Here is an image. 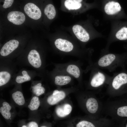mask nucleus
Returning <instances> with one entry per match:
<instances>
[{"instance_id":"obj_1","label":"nucleus","mask_w":127,"mask_h":127,"mask_svg":"<svg viewBox=\"0 0 127 127\" xmlns=\"http://www.w3.org/2000/svg\"><path fill=\"white\" fill-rule=\"evenodd\" d=\"M127 57L126 54H119L112 53L108 50H102L101 56L95 62L87 67H95L113 71L119 67H123Z\"/></svg>"},{"instance_id":"obj_2","label":"nucleus","mask_w":127,"mask_h":127,"mask_svg":"<svg viewBox=\"0 0 127 127\" xmlns=\"http://www.w3.org/2000/svg\"><path fill=\"white\" fill-rule=\"evenodd\" d=\"M83 64L80 60L64 63L54 64L55 68L78 79L80 78L82 73L84 72V70L82 67Z\"/></svg>"},{"instance_id":"obj_3","label":"nucleus","mask_w":127,"mask_h":127,"mask_svg":"<svg viewBox=\"0 0 127 127\" xmlns=\"http://www.w3.org/2000/svg\"><path fill=\"white\" fill-rule=\"evenodd\" d=\"M91 70L92 76L90 82V85L92 87L96 88L103 85L108 79V76L100 68L95 67H87L84 70L86 72Z\"/></svg>"},{"instance_id":"obj_4","label":"nucleus","mask_w":127,"mask_h":127,"mask_svg":"<svg viewBox=\"0 0 127 127\" xmlns=\"http://www.w3.org/2000/svg\"><path fill=\"white\" fill-rule=\"evenodd\" d=\"M53 72L55 74L54 83L56 85L63 86L71 82V78L67 74L55 68Z\"/></svg>"},{"instance_id":"obj_5","label":"nucleus","mask_w":127,"mask_h":127,"mask_svg":"<svg viewBox=\"0 0 127 127\" xmlns=\"http://www.w3.org/2000/svg\"><path fill=\"white\" fill-rule=\"evenodd\" d=\"M110 83V85L115 90L119 89L127 84V73L122 71L114 75Z\"/></svg>"},{"instance_id":"obj_6","label":"nucleus","mask_w":127,"mask_h":127,"mask_svg":"<svg viewBox=\"0 0 127 127\" xmlns=\"http://www.w3.org/2000/svg\"><path fill=\"white\" fill-rule=\"evenodd\" d=\"M73 33L77 38L81 42L86 43L90 39L88 33L82 26L79 25H75L72 28Z\"/></svg>"},{"instance_id":"obj_7","label":"nucleus","mask_w":127,"mask_h":127,"mask_svg":"<svg viewBox=\"0 0 127 127\" xmlns=\"http://www.w3.org/2000/svg\"><path fill=\"white\" fill-rule=\"evenodd\" d=\"M24 10L26 14L33 19L37 20L41 17V12L40 9L33 3H29L26 4L24 6Z\"/></svg>"},{"instance_id":"obj_8","label":"nucleus","mask_w":127,"mask_h":127,"mask_svg":"<svg viewBox=\"0 0 127 127\" xmlns=\"http://www.w3.org/2000/svg\"><path fill=\"white\" fill-rule=\"evenodd\" d=\"M28 59L30 64L35 68H39L43 64L41 56L36 50L32 49L29 52L28 56Z\"/></svg>"},{"instance_id":"obj_9","label":"nucleus","mask_w":127,"mask_h":127,"mask_svg":"<svg viewBox=\"0 0 127 127\" xmlns=\"http://www.w3.org/2000/svg\"><path fill=\"white\" fill-rule=\"evenodd\" d=\"M19 45L18 41L12 40L5 43L1 48L0 55L3 56H7L16 49Z\"/></svg>"},{"instance_id":"obj_10","label":"nucleus","mask_w":127,"mask_h":127,"mask_svg":"<svg viewBox=\"0 0 127 127\" xmlns=\"http://www.w3.org/2000/svg\"><path fill=\"white\" fill-rule=\"evenodd\" d=\"M7 18L10 22L16 25H20L25 21V16L22 12L18 11H12L8 14Z\"/></svg>"},{"instance_id":"obj_11","label":"nucleus","mask_w":127,"mask_h":127,"mask_svg":"<svg viewBox=\"0 0 127 127\" xmlns=\"http://www.w3.org/2000/svg\"><path fill=\"white\" fill-rule=\"evenodd\" d=\"M104 9L107 14L112 15L119 12L121 10V7L118 2L111 1L108 2L106 4Z\"/></svg>"},{"instance_id":"obj_12","label":"nucleus","mask_w":127,"mask_h":127,"mask_svg":"<svg viewBox=\"0 0 127 127\" xmlns=\"http://www.w3.org/2000/svg\"><path fill=\"white\" fill-rule=\"evenodd\" d=\"M65 95L64 91H60L58 93L54 95L52 94L49 96L47 99V102L50 105H55L64 99Z\"/></svg>"},{"instance_id":"obj_13","label":"nucleus","mask_w":127,"mask_h":127,"mask_svg":"<svg viewBox=\"0 0 127 127\" xmlns=\"http://www.w3.org/2000/svg\"><path fill=\"white\" fill-rule=\"evenodd\" d=\"M86 107L89 112L92 114L95 113L97 111L98 108V101L95 98H90L86 101Z\"/></svg>"},{"instance_id":"obj_14","label":"nucleus","mask_w":127,"mask_h":127,"mask_svg":"<svg viewBox=\"0 0 127 127\" xmlns=\"http://www.w3.org/2000/svg\"><path fill=\"white\" fill-rule=\"evenodd\" d=\"M72 110L71 106L68 104H66L63 106L58 107L56 110V113L59 117H63L69 115Z\"/></svg>"},{"instance_id":"obj_15","label":"nucleus","mask_w":127,"mask_h":127,"mask_svg":"<svg viewBox=\"0 0 127 127\" xmlns=\"http://www.w3.org/2000/svg\"><path fill=\"white\" fill-rule=\"evenodd\" d=\"M3 106L0 108V112L3 117L6 119H9L11 117L10 112L11 107L7 102H4L2 104Z\"/></svg>"},{"instance_id":"obj_16","label":"nucleus","mask_w":127,"mask_h":127,"mask_svg":"<svg viewBox=\"0 0 127 127\" xmlns=\"http://www.w3.org/2000/svg\"><path fill=\"white\" fill-rule=\"evenodd\" d=\"M44 12L48 18L50 20L53 19L56 16L55 9L52 4H48L46 6L44 10Z\"/></svg>"},{"instance_id":"obj_17","label":"nucleus","mask_w":127,"mask_h":127,"mask_svg":"<svg viewBox=\"0 0 127 127\" xmlns=\"http://www.w3.org/2000/svg\"><path fill=\"white\" fill-rule=\"evenodd\" d=\"M12 98L15 103L20 106L23 105L25 103V100L22 92L17 91L12 94Z\"/></svg>"},{"instance_id":"obj_18","label":"nucleus","mask_w":127,"mask_h":127,"mask_svg":"<svg viewBox=\"0 0 127 127\" xmlns=\"http://www.w3.org/2000/svg\"><path fill=\"white\" fill-rule=\"evenodd\" d=\"M115 36L116 39L119 40H127V28L124 27L119 30L115 33Z\"/></svg>"},{"instance_id":"obj_19","label":"nucleus","mask_w":127,"mask_h":127,"mask_svg":"<svg viewBox=\"0 0 127 127\" xmlns=\"http://www.w3.org/2000/svg\"><path fill=\"white\" fill-rule=\"evenodd\" d=\"M64 4L65 7L69 10L77 9L82 6L81 3H77L72 0H66Z\"/></svg>"},{"instance_id":"obj_20","label":"nucleus","mask_w":127,"mask_h":127,"mask_svg":"<svg viewBox=\"0 0 127 127\" xmlns=\"http://www.w3.org/2000/svg\"><path fill=\"white\" fill-rule=\"evenodd\" d=\"M10 74L6 71H0V86L4 85L8 83L10 79Z\"/></svg>"},{"instance_id":"obj_21","label":"nucleus","mask_w":127,"mask_h":127,"mask_svg":"<svg viewBox=\"0 0 127 127\" xmlns=\"http://www.w3.org/2000/svg\"><path fill=\"white\" fill-rule=\"evenodd\" d=\"M40 104L38 97L37 96L33 97L31 99L28 107L31 111L37 110Z\"/></svg>"},{"instance_id":"obj_22","label":"nucleus","mask_w":127,"mask_h":127,"mask_svg":"<svg viewBox=\"0 0 127 127\" xmlns=\"http://www.w3.org/2000/svg\"><path fill=\"white\" fill-rule=\"evenodd\" d=\"M23 75H18L16 78V81L18 83H21L25 82L30 80V77L28 74L27 72L24 70L22 72Z\"/></svg>"},{"instance_id":"obj_23","label":"nucleus","mask_w":127,"mask_h":127,"mask_svg":"<svg viewBox=\"0 0 127 127\" xmlns=\"http://www.w3.org/2000/svg\"><path fill=\"white\" fill-rule=\"evenodd\" d=\"M41 85V83H39L32 87L33 92L37 96H39L44 93L45 89Z\"/></svg>"},{"instance_id":"obj_24","label":"nucleus","mask_w":127,"mask_h":127,"mask_svg":"<svg viewBox=\"0 0 127 127\" xmlns=\"http://www.w3.org/2000/svg\"><path fill=\"white\" fill-rule=\"evenodd\" d=\"M116 113L119 116L127 117V106H122L118 108Z\"/></svg>"},{"instance_id":"obj_25","label":"nucleus","mask_w":127,"mask_h":127,"mask_svg":"<svg viewBox=\"0 0 127 127\" xmlns=\"http://www.w3.org/2000/svg\"><path fill=\"white\" fill-rule=\"evenodd\" d=\"M77 127H94L95 125L92 123L83 120L79 122L76 125Z\"/></svg>"},{"instance_id":"obj_26","label":"nucleus","mask_w":127,"mask_h":127,"mask_svg":"<svg viewBox=\"0 0 127 127\" xmlns=\"http://www.w3.org/2000/svg\"><path fill=\"white\" fill-rule=\"evenodd\" d=\"M14 0H5L3 5V8H6L11 7L12 5Z\"/></svg>"},{"instance_id":"obj_27","label":"nucleus","mask_w":127,"mask_h":127,"mask_svg":"<svg viewBox=\"0 0 127 127\" xmlns=\"http://www.w3.org/2000/svg\"><path fill=\"white\" fill-rule=\"evenodd\" d=\"M28 127H38V125L35 122H31L29 123L28 124Z\"/></svg>"},{"instance_id":"obj_28","label":"nucleus","mask_w":127,"mask_h":127,"mask_svg":"<svg viewBox=\"0 0 127 127\" xmlns=\"http://www.w3.org/2000/svg\"><path fill=\"white\" fill-rule=\"evenodd\" d=\"M78 3H81L83 0H72Z\"/></svg>"},{"instance_id":"obj_29","label":"nucleus","mask_w":127,"mask_h":127,"mask_svg":"<svg viewBox=\"0 0 127 127\" xmlns=\"http://www.w3.org/2000/svg\"><path fill=\"white\" fill-rule=\"evenodd\" d=\"M22 127H26L27 126L25 125H23L22 126Z\"/></svg>"},{"instance_id":"obj_30","label":"nucleus","mask_w":127,"mask_h":127,"mask_svg":"<svg viewBox=\"0 0 127 127\" xmlns=\"http://www.w3.org/2000/svg\"><path fill=\"white\" fill-rule=\"evenodd\" d=\"M41 127H46V126H41Z\"/></svg>"},{"instance_id":"obj_31","label":"nucleus","mask_w":127,"mask_h":127,"mask_svg":"<svg viewBox=\"0 0 127 127\" xmlns=\"http://www.w3.org/2000/svg\"><path fill=\"white\" fill-rule=\"evenodd\" d=\"M126 127H127V124H126Z\"/></svg>"}]
</instances>
